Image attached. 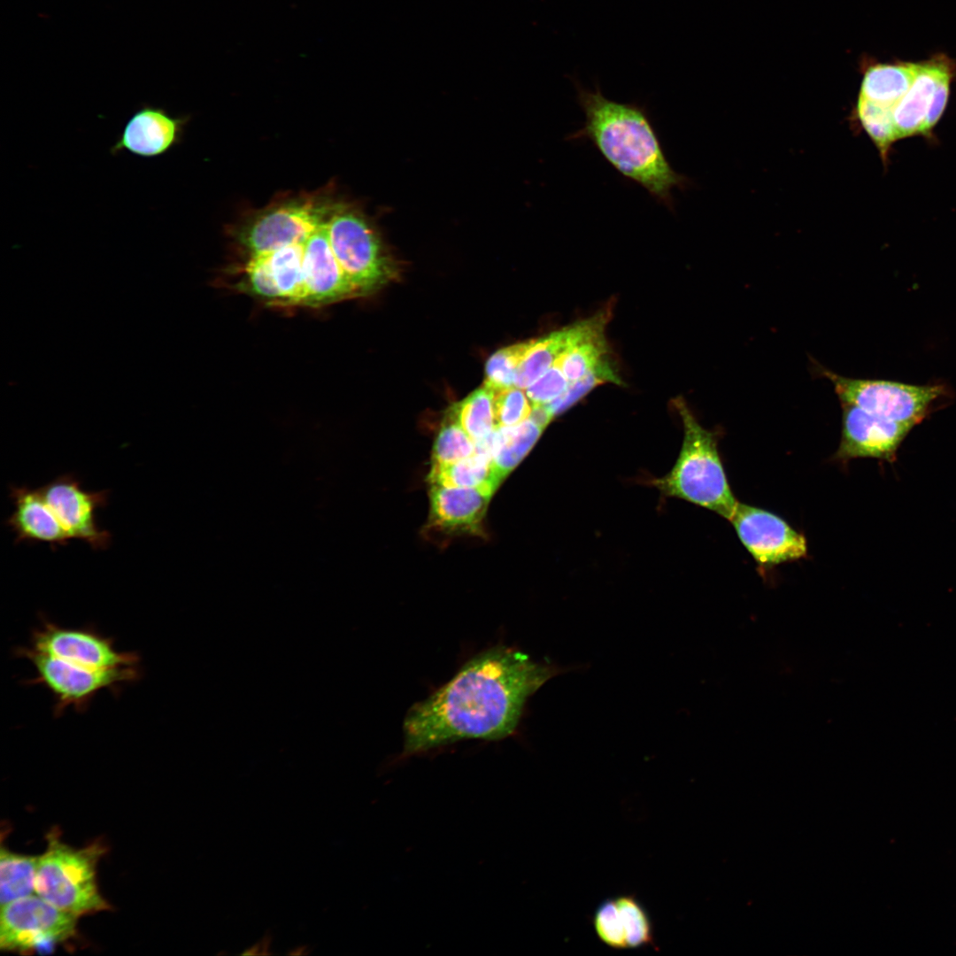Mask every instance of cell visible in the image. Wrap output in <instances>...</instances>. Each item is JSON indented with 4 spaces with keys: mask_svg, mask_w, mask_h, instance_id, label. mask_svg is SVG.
<instances>
[{
    "mask_svg": "<svg viewBox=\"0 0 956 956\" xmlns=\"http://www.w3.org/2000/svg\"><path fill=\"white\" fill-rule=\"evenodd\" d=\"M606 382L621 383V379L607 359L582 378L571 382L564 393L545 405L552 416L555 417L577 403L593 388Z\"/></svg>",
    "mask_w": 956,
    "mask_h": 956,
    "instance_id": "cell-31",
    "label": "cell"
},
{
    "mask_svg": "<svg viewBox=\"0 0 956 956\" xmlns=\"http://www.w3.org/2000/svg\"><path fill=\"white\" fill-rule=\"evenodd\" d=\"M604 334L585 339L556 361L568 381H576L605 361L608 348Z\"/></svg>",
    "mask_w": 956,
    "mask_h": 956,
    "instance_id": "cell-29",
    "label": "cell"
},
{
    "mask_svg": "<svg viewBox=\"0 0 956 956\" xmlns=\"http://www.w3.org/2000/svg\"><path fill=\"white\" fill-rule=\"evenodd\" d=\"M40 620V627L32 631L30 637V647L38 651L92 669L140 665L137 652L116 650L114 639L102 635L91 625L61 627L42 614Z\"/></svg>",
    "mask_w": 956,
    "mask_h": 956,
    "instance_id": "cell-10",
    "label": "cell"
},
{
    "mask_svg": "<svg viewBox=\"0 0 956 956\" xmlns=\"http://www.w3.org/2000/svg\"><path fill=\"white\" fill-rule=\"evenodd\" d=\"M13 511L6 525L15 536V543H42L51 547L66 545L71 540L45 501L39 488L11 486Z\"/></svg>",
    "mask_w": 956,
    "mask_h": 956,
    "instance_id": "cell-17",
    "label": "cell"
},
{
    "mask_svg": "<svg viewBox=\"0 0 956 956\" xmlns=\"http://www.w3.org/2000/svg\"><path fill=\"white\" fill-rule=\"evenodd\" d=\"M104 852L105 847L99 842L72 847L52 829L47 835L45 852L38 856L35 893L77 916L110 909L96 879V865Z\"/></svg>",
    "mask_w": 956,
    "mask_h": 956,
    "instance_id": "cell-4",
    "label": "cell"
},
{
    "mask_svg": "<svg viewBox=\"0 0 956 956\" xmlns=\"http://www.w3.org/2000/svg\"><path fill=\"white\" fill-rule=\"evenodd\" d=\"M729 521L741 543L762 567L797 560L807 554L806 537L767 510L738 502Z\"/></svg>",
    "mask_w": 956,
    "mask_h": 956,
    "instance_id": "cell-11",
    "label": "cell"
},
{
    "mask_svg": "<svg viewBox=\"0 0 956 956\" xmlns=\"http://www.w3.org/2000/svg\"><path fill=\"white\" fill-rule=\"evenodd\" d=\"M78 917L36 894L15 900L1 906L0 948L19 952H50L76 934Z\"/></svg>",
    "mask_w": 956,
    "mask_h": 956,
    "instance_id": "cell-8",
    "label": "cell"
},
{
    "mask_svg": "<svg viewBox=\"0 0 956 956\" xmlns=\"http://www.w3.org/2000/svg\"><path fill=\"white\" fill-rule=\"evenodd\" d=\"M38 856L10 852L4 846L0 852V903L1 906L35 893V880Z\"/></svg>",
    "mask_w": 956,
    "mask_h": 956,
    "instance_id": "cell-24",
    "label": "cell"
},
{
    "mask_svg": "<svg viewBox=\"0 0 956 956\" xmlns=\"http://www.w3.org/2000/svg\"><path fill=\"white\" fill-rule=\"evenodd\" d=\"M893 107L875 104L858 97L853 120L863 128L879 150L884 164L888 161L892 144L898 140Z\"/></svg>",
    "mask_w": 956,
    "mask_h": 956,
    "instance_id": "cell-26",
    "label": "cell"
},
{
    "mask_svg": "<svg viewBox=\"0 0 956 956\" xmlns=\"http://www.w3.org/2000/svg\"><path fill=\"white\" fill-rule=\"evenodd\" d=\"M608 319L609 312L605 310L591 318L533 339L518 367L514 385L522 389L528 388L567 350L585 339L603 334Z\"/></svg>",
    "mask_w": 956,
    "mask_h": 956,
    "instance_id": "cell-18",
    "label": "cell"
},
{
    "mask_svg": "<svg viewBox=\"0 0 956 956\" xmlns=\"http://www.w3.org/2000/svg\"><path fill=\"white\" fill-rule=\"evenodd\" d=\"M325 222L322 211L312 204L281 206L258 219L245 234L244 243L252 254L304 244Z\"/></svg>",
    "mask_w": 956,
    "mask_h": 956,
    "instance_id": "cell-14",
    "label": "cell"
},
{
    "mask_svg": "<svg viewBox=\"0 0 956 956\" xmlns=\"http://www.w3.org/2000/svg\"><path fill=\"white\" fill-rule=\"evenodd\" d=\"M266 255L279 299L305 304L304 244L286 246Z\"/></svg>",
    "mask_w": 956,
    "mask_h": 956,
    "instance_id": "cell-22",
    "label": "cell"
},
{
    "mask_svg": "<svg viewBox=\"0 0 956 956\" xmlns=\"http://www.w3.org/2000/svg\"><path fill=\"white\" fill-rule=\"evenodd\" d=\"M532 404L522 389L516 386L494 391L496 428L515 426L527 420Z\"/></svg>",
    "mask_w": 956,
    "mask_h": 956,
    "instance_id": "cell-32",
    "label": "cell"
},
{
    "mask_svg": "<svg viewBox=\"0 0 956 956\" xmlns=\"http://www.w3.org/2000/svg\"><path fill=\"white\" fill-rule=\"evenodd\" d=\"M955 76L956 63L944 55L917 63L909 89L893 110L898 140L916 135L932 136L946 108Z\"/></svg>",
    "mask_w": 956,
    "mask_h": 956,
    "instance_id": "cell-9",
    "label": "cell"
},
{
    "mask_svg": "<svg viewBox=\"0 0 956 956\" xmlns=\"http://www.w3.org/2000/svg\"><path fill=\"white\" fill-rule=\"evenodd\" d=\"M492 495L482 489L430 485V524L449 533L475 532Z\"/></svg>",
    "mask_w": 956,
    "mask_h": 956,
    "instance_id": "cell-19",
    "label": "cell"
},
{
    "mask_svg": "<svg viewBox=\"0 0 956 956\" xmlns=\"http://www.w3.org/2000/svg\"><path fill=\"white\" fill-rule=\"evenodd\" d=\"M450 411L474 442L487 436L496 428L494 390L485 384L453 405Z\"/></svg>",
    "mask_w": 956,
    "mask_h": 956,
    "instance_id": "cell-25",
    "label": "cell"
},
{
    "mask_svg": "<svg viewBox=\"0 0 956 956\" xmlns=\"http://www.w3.org/2000/svg\"><path fill=\"white\" fill-rule=\"evenodd\" d=\"M674 405L683 425L682 448L672 469L651 484L666 497L684 499L729 520L738 501L729 484L716 435L699 424L682 398L675 399Z\"/></svg>",
    "mask_w": 956,
    "mask_h": 956,
    "instance_id": "cell-3",
    "label": "cell"
},
{
    "mask_svg": "<svg viewBox=\"0 0 956 956\" xmlns=\"http://www.w3.org/2000/svg\"><path fill=\"white\" fill-rule=\"evenodd\" d=\"M497 429L498 443L493 463L505 478L530 451L545 428L528 418L515 426Z\"/></svg>",
    "mask_w": 956,
    "mask_h": 956,
    "instance_id": "cell-23",
    "label": "cell"
},
{
    "mask_svg": "<svg viewBox=\"0 0 956 956\" xmlns=\"http://www.w3.org/2000/svg\"><path fill=\"white\" fill-rule=\"evenodd\" d=\"M13 653L17 658L27 659L35 667L36 676L25 681L24 684L42 685L53 695V715L57 718L68 707L84 713L99 691L109 690L118 695L124 685L136 682L143 676L140 665L92 669L32 647L18 646Z\"/></svg>",
    "mask_w": 956,
    "mask_h": 956,
    "instance_id": "cell-5",
    "label": "cell"
},
{
    "mask_svg": "<svg viewBox=\"0 0 956 956\" xmlns=\"http://www.w3.org/2000/svg\"><path fill=\"white\" fill-rule=\"evenodd\" d=\"M842 436L836 459L874 458L893 461L902 442L915 425L887 419L857 405L841 404Z\"/></svg>",
    "mask_w": 956,
    "mask_h": 956,
    "instance_id": "cell-13",
    "label": "cell"
},
{
    "mask_svg": "<svg viewBox=\"0 0 956 956\" xmlns=\"http://www.w3.org/2000/svg\"><path fill=\"white\" fill-rule=\"evenodd\" d=\"M335 256L358 293L374 290L396 276V266L366 220L341 209L326 221Z\"/></svg>",
    "mask_w": 956,
    "mask_h": 956,
    "instance_id": "cell-6",
    "label": "cell"
},
{
    "mask_svg": "<svg viewBox=\"0 0 956 956\" xmlns=\"http://www.w3.org/2000/svg\"><path fill=\"white\" fill-rule=\"evenodd\" d=\"M428 479L430 485L482 489L493 493L504 480L493 460L478 453L451 464L431 465Z\"/></svg>",
    "mask_w": 956,
    "mask_h": 956,
    "instance_id": "cell-21",
    "label": "cell"
},
{
    "mask_svg": "<svg viewBox=\"0 0 956 956\" xmlns=\"http://www.w3.org/2000/svg\"><path fill=\"white\" fill-rule=\"evenodd\" d=\"M817 368L832 383L841 404L854 405L874 414L915 426L924 419L932 402L943 394L939 385L849 378L821 366Z\"/></svg>",
    "mask_w": 956,
    "mask_h": 956,
    "instance_id": "cell-7",
    "label": "cell"
},
{
    "mask_svg": "<svg viewBox=\"0 0 956 956\" xmlns=\"http://www.w3.org/2000/svg\"><path fill=\"white\" fill-rule=\"evenodd\" d=\"M245 272L248 281L257 295L268 299H279L266 253L252 254L246 265Z\"/></svg>",
    "mask_w": 956,
    "mask_h": 956,
    "instance_id": "cell-35",
    "label": "cell"
},
{
    "mask_svg": "<svg viewBox=\"0 0 956 956\" xmlns=\"http://www.w3.org/2000/svg\"><path fill=\"white\" fill-rule=\"evenodd\" d=\"M183 120L162 107L143 104L128 118L110 153L152 158L168 152L180 140Z\"/></svg>",
    "mask_w": 956,
    "mask_h": 956,
    "instance_id": "cell-15",
    "label": "cell"
},
{
    "mask_svg": "<svg viewBox=\"0 0 956 956\" xmlns=\"http://www.w3.org/2000/svg\"><path fill=\"white\" fill-rule=\"evenodd\" d=\"M475 453V444L456 420L450 409L434 443L432 465H445Z\"/></svg>",
    "mask_w": 956,
    "mask_h": 956,
    "instance_id": "cell-28",
    "label": "cell"
},
{
    "mask_svg": "<svg viewBox=\"0 0 956 956\" xmlns=\"http://www.w3.org/2000/svg\"><path fill=\"white\" fill-rule=\"evenodd\" d=\"M560 668L499 644L466 661L456 675L412 705L403 723L405 759L464 739L497 741L513 735L525 705Z\"/></svg>",
    "mask_w": 956,
    "mask_h": 956,
    "instance_id": "cell-1",
    "label": "cell"
},
{
    "mask_svg": "<svg viewBox=\"0 0 956 956\" xmlns=\"http://www.w3.org/2000/svg\"><path fill=\"white\" fill-rule=\"evenodd\" d=\"M569 383L559 365L555 363L526 389V394L532 405H547L564 393Z\"/></svg>",
    "mask_w": 956,
    "mask_h": 956,
    "instance_id": "cell-34",
    "label": "cell"
},
{
    "mask_svg": "<svg viewBox=\"0 0 956 956\" xmlns=\"http://www.w3.org/2000/svg\"><path fill=\"white\" fill-rule=\"evenodd\" d=\"M533 339L497 351L486 364L484 384L494 391L515 386L518 367L532 344Z\"/></svg>",
    "mask_w": 956,
    "mask_h": 956,
    "instance_id": "cell-30",
    "label": "cell"
},
{
    "mask_svg": "<svg viewBox=\"0 0 956 956\" xmlns=\"http://www.w3.org/2000/svg\"><path fill=\"white\" fill-rule=\"evenodd\" d=\"M305 304L319 305L358 293L330 245L326 222L304 243Z\"/></svg>",
    "mask_w": 956,
    "mask_h": 956,
    "instance_id": "cell-16",
    "label": "cell"
},
{
    "mask_svg": "<svg viewBox=\"0 0 956 956\" xmlns=\"http://www.w3.org/2000/svg\"><path fill=\"white\" fill-rule=\"evenodd\" d=\"M39 489L71 540H81L94 550H105L110 545V532L100 528L96 520L97 510L108 502V490H87L69 474Z\"/></svg>",
    "mask_w": 956,
    "mask_h": 956,
    "instance_id": "cell-12",
    "label": "cell"
},
{
    "mask_svg": "<svg viewBox=\"0 0 956 956\" xmlns=\"http://www.w3.org/2000/svg\"><path fill=\"white\" fill-rule=\"evenodd\" d=\"M592 923L597 937L603 944L615 950L627 949L614 897L603 900L598 906Z\"/></svg>",
    "mask_w": 956,
    "mask_h": 956,
    "instance_id": "cell-33",
    "label": "cell"
},
{
    "mask_svg": "<svg viewBox=\"0 0 956 956\" xmlns=\"http://www.w3.org/2000/svg\"><path fill=\"white\" fill-rule=\"evenodd\" d=\"M916 70L917 63L872 65L864 73L858 97L894 108L909 89Z\"/></svg>",
    "mask_w": 956,
    "mask_h": 956,
    "instance_id": "cell-20",
    "label": "cell"
},
{
    "mask_svg": "<svg viewBox=\"0 0 956 956\" xmlns=\"http://www.w3.org/2000/svg\"><path fill=\"white\" fill-rule=\"evenodd\" d=\"M585 120L566 137L590 141L602 157L625 179L644 188L658 204L675 210L672 191L684 189L690 180L667 160L646 106L620 103L604 96L598 82L586 88L569 76Z\"/></svg>",
    "mask_w": 956,
    "mask_h": 956,
    "instance_id": "cell-2",
    "label": "cell"
},
{
    "mask_svg": "<svg viewBox=\"0 0 956 956\" xmlns=\"http://www.w3.org/2000/svg\"><path fill=\"white\" fill-rule=\"evenodd\" d=\"M627 949L656 947L654 927L643 904L631 894L614 897Z\"/></svg>",
    "mask_w": 956,
    "mask_h": 956,
    "instance_id": "cell-27",
    "label": "cell"
}]
</instances>
